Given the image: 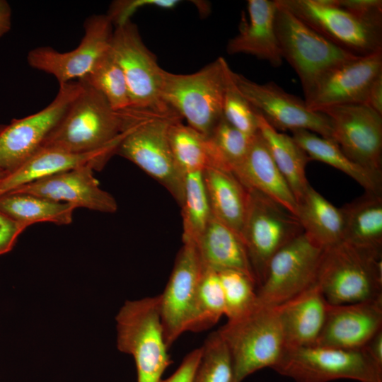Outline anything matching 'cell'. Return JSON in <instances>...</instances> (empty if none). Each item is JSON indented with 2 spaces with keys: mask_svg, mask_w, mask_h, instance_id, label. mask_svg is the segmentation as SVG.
Segmentation results:
<instances>
[{
  "mask_svg": "<svg viewBox=\"0 0 382 382\" xmlns=\"http://www.w3.org/2000/svg\"><path fill=\"white\" fill-rule=\"evenodd\" d=\"M42 146L72 153L105 149L116 151L133 127L151 117V112L128 108L115 110L105 97L86 83Z\"/></svg>",
  "mask_w": 382,
  "mask_h": 382,
  "instance_id": "obj_1",
  "label": "cell"
},
{
  "mask_svg": "<svg viewBox=\"0 0 382 382\" xmlns=\"http://www.w3.org/2000/svg\"><path fill=\"white\" fill-rule=\"evenodd\" d=\"M229 66L220 57L190 74L164 71L162 98L187 125L207 137L223 117Z\"/></svg>",
  "mask_w": 382,
  "mask_h": 382,
  "instance_id": "obj_2",
  "label": "cell"
},
{
  "mask_svg": "<svg viewBox=\"0 0 382 382\" xmlns=\"http://www.w3.org/2000/svg\"><path fill=\"white\" fill-rule=\"evenodd\" d=\"M217 331L231 353L234 382H241L260 369H273L286 349L277 306L257 302L248 313L227 320Z\"/></svg>",
  "mask_w": 382,
  "mask_h": 382,
  "instance_id": "obj_3",
  "label": "cell"
},
{
  "mask_svg": "<svg viewBox=\"0 0 382 382\" xmlns=\"http://www.w3.org/2000/svg\"><path fill=\"white\" fill-rule=\"evenodd\" d=\"M316 283L330 304L382 297V255L340 242L324 249Z\"/></svg>",
  "mask_w": 382,
  "mask_h": 382,
  "instance_id": "obj_4",
  "label": "cell"
},
{
  "mask_svg": "<svg viewBox=\"0 0 382 382\" xmlns=\"http://www.w3.org/2000/svg\"><path fill=\"white\" fill-rule=\"evenodd\" d=\"M116 321L117 348L133 357L137 382H161L171 361L161 324L159 295L127 301Z\"/></svg>",
  "mask_w": 382,
  "mask_h": 382,
  "instance_id": "obj_5",
  "label": "cell"
},
{
  "mask_svg": "<svg viewBox=\"0 0 382 382\" xmlns=\"http://www.w3.org/2000/svg\"><path fill=\"white\" fill-rule=\"evenodd\" d=\"M277 4L274 26L282 56L296 72L306 101L326 74L359 56L323 37Z\"/></svg>",
  "mask_w": 382,
  "mask_h": 382,
  "instance_id": "obj_6",
  "label": "cell"
},
{
  "mask_svg": "<svg viewBox=\"0 0 382 382\" xmlns=\"http://www.w3.org/2000/svg\"><path fill=\"white\" fill-rule=\"evenodd\" d=\"M273 369L296 382L351 379L382 382V366L363 349L319 345L286 348Z\"/></svg>",
  "mask_w": 382,
  "mask_h": 382,
  "instance_id": "obj_7",
  "label": "cell"
},
{
  "mask_svg": "<svg viewBox=\"0 0 382 382\" xmlns=\"http://www.w3.org/2000/svg\"><path fill=\"white\" fill-rule=\"evenodd\" d=\"M110 51L124 73L132 108L161 115L175 113L162 98L165 70L131 21L115 27Z\"/></svg>",
  "mask_w": 382,
  "mask_h": 382,
  "instance_id": "obj_8",
  "label": "cell"
},
{
  "mask_svg": "<svg viewBox=\"0 0 382 382\" xmlns=\"http://www.w3.org/2000/svg\"><path fill=\"white\" fill-rule=\"evenodd\" d=\"M248 190L241 238L258 287L272 257L303 231L297 217L282 206L260 192Z\"/></svg>",
  "mask_w": 382,
  "mask_h": 382,
  "instance_id": "obj_9",
  "label": "cell"
},
{
  "mask_svg": "<svg viewBox=\"0 0 382 382\" xmlns=\"http://www.w3.org/2000/svg\"><path fill=\"white\" fill-rule=\"evenodd\" d=\"M178 119L181 117L173 113L156 116L137 125L121 140L115 154L158 181L181 207L185 175L174 159L168 137L170 125Z\"/></svg>",
  "mask_w": 382,
  "mask_h": 382,
  "instance_id": "obj_10",
  "label": "cell"
},
{
  "mask_svg": "<svg viewBox=\"0 0 382 382\" xmlns=\"http://www.w3.org/2000/svg\"><path fill=\"white\" fill-rule=\"evenodd\" d=\"M308 26L357 56L382 51V26L338 6L337 0H276Z\"/></svg>",
  "mask_w": 382,
  "mask_h": 382,
  "instance_id": "obj_11",
  "label": "cell"
},
{
  "mask_svg": "<svg viewBox=\"0 0 382 382\" xmlns=\"http://www.w3.org/2000/svg\"><path fill=\"white\" fill-rule=\"evenodd\" d=\"M323 250L304 232L284 246L270 260L257 288V302L276 307L316 284Z\"/></svg>",
  "mask_w": 382,
  "mask_h": 382,
  "instance_id": "obj_12",
  "label": "cell"
},
{
  "mask_svg": "<svg viewBox=\"0 0 382 382\" xmlns=\"http://www.w3.org/2000/svg\"><path fill=\"white\" fill-rule=\"evenodd\" d=\"M81 88L79 81L59 84L57 96L45 108L0 125V170L8 174L38 151Z\"/></svg>",
  "mask_w": 382,
  "mask_h": 382,
  "instance_id": "obj_13",
  "label": "cell"
},
{
  "mask_svg": "<svg viewBox=\"0 0 382 382\" xmlns=\"http://www.w3.org/2000/svg\"><path fill=\"white\" fill-rule=\"evenodd\" d=\"M231 74L241 94L277 131L304 129L332 139L330 118L323 112L310 110L304 100L287 93L273 81L260 84L232 70Z\"/></svg>",
  "mask_w": 382,
  "mask_h": 382,
  "instance_id": "obj_14",
  "label": "cell"
},
{
  "mask_svg": "<svg viewBox=\"0 0 382 382\" xmlns=\"http://www.w3.org/2000/svg\"><path fill=\"white\" fill-rule=\"evenodd\" d=\"M114 25L107 14H94L84 22V35L74 50L61 52L51 47H38L27 56L33 69L52 75L59 84L80 81L110 48Z\"/></svg>",
  "mask_w": 382,
  "mask_h": 382,
  "instance_id": "obj_15",
  "label": "cell"
},
{
  "mask_svg": "<svg viewBox=\"0 0 382 382\" xmlns=\"http://www.w3.org/2000/svg\"><path fill=\"white\" fill-rule=\"evenodd\" d=\"M331 121L332 139L355 163L382 176V115L364 104H347L320 111Z\"/></svg>",
  "mask_w": 382,
  "mask_h": 382,
  "instance_id": "obj_16",
  "label": "cell"
},
{
  "mask_svg": "<svg viewBox=\"0 0 382 382\" xmlns=\"http://www.w3.org/2000/svg\"><path fill=\"white\" fill-rule=\"evenodd\" d=\"M167 284L159 294L160 314L169 348L186 331L204 269L195 244L183 240Z\"/></svg>",
  "mask_w": 382,
  "mask_h": 382,
  "instance_id": "obj_17",
  "label": "cell"
},
{
  "mask_svg": "<svg viewBox=\"0 0 382 382\" xmlns=\"http://www.w3.org/2000/svg\"><path fill=\"white\" fill-rule=\"evenodd\" d=\"M381 74L382 51L359 56L326 74L306 105L315 112L341 105H365L372 83Z\"/></svg>",
  "mask_w": 382,
  "mask_h": 382,
  "instance_id": "obj_18",
  "label": "cell"
},
{
  "mask_svg": "<svg viewBox=\"0 0 382 382\" xmlns=\"http://www.w3.org/2000/svg\"><path fill=\"white\" fill-rule=\"evenodd\" d=\"M94 170L91 166H81L40 179L12 191L66 203L74 209L86 208L114 213L117 209V202L110 193L100 187L93 175Z\"/></svg>",
  "mask_w": 382,
  "mask_h": 382,
  "instance_id": "obj_19",
  "label": "cell"
},
{
  "mask_svg": "<svg viewBox=\"0 0 382 382\" xmlns=\"http://www.w3.org/2000/svg\"><path fill=\"white\" fill-rule=\"evenodd\" d=\"M382 329V297L345 304L328 303L325 322L314 345L361 349Z\"/></svg>",
  "mask_w": 382,
  "mask_h": 382,
  "instance_id": "obj_20",
  "label": "cell"
},
{
  "mask_svg": "<svg viewBox=\"0 0 382 382\" xmlns=\"http://www.w3.org/2000/svg\"><path fill=\"white\" fill-rule=\"evenodd\" d=\"M248 21L243 18L240 31L226 46L228 54H247L279 67L283 58L275 32L276 0H248Z\"/></svg>",
  "mask_w": 382,
  "mask_h": 382,
  "instance_id": "obj_21",
  "label": "cell"
},
{
  "mask_svg": "<svg viewBox=\"0 0 382 382\" xmlns=\"http://www.w3.org/2000/svg\"><path fill=\"white\" fill-rule=\"evenodd\" d=\"M115 154L112 149L72 153L42 146L5 176L0 183V196L32 182L81 166H91L95 170H100Z\"/></svg>",
  "mask_w": 382,
  "mask_h": 382,
  "instance_id": "obj_22",
  "label": "cell"
},
{
  "mask_svg": "<svg viewBox=\"0 0 382 382\" xmlns=\"http://www.w3.org/2000/svg\"><path fill=\"white\" fill-rule=\"evenodd\" d=\"M231 171L246 188L266 195L296 216V198L259 132L245 157Z\"/></svg>",
  "mask_w": 382,
  "mask_h": 382,
  "instance_id": "obj_23",
  "label": "cell"
},
{
  "mask_svg": "<svg viewBox=\"0 0 382 382\" xmlns=\"http://www.w3.org/2000/svg\"><path fill=\"white\" fill-rule=\"evenodd\" d=\"M327 306L317 283L277 306L286 348L316 344L325 322Z\"/></svg>",
  "mask_w": 382,
  "mask_h": 382,
  "instance_id": "obj_24",
  "label": "cell"
},
{
  "mask_svg": "<svg viewBox=\"0 0 382 382\" xmlns=\"http://www.w3.org/2000/svg\"><path fill=\"white\" fill-rule=\"evenodd\" d=\"M212 216L241 238L248 205V190L227 169L209 167L203 171Z\"/></svg>",
  "mask_w": 382,
  "mask_h": 382,
  "instance_id": "obj_25",
  "label": "cell"
},
{
  "mask_svg": "<svg viewBox=\"0 0 382 382\" xmlns=\"http://www.w3.org/2000/svg\"><path fill=\"white\" fill-rule=\"evenodd\" d=\"M195 244L204 266L216 271H241L256 282L242 238L213 216Z\"/></svg>",
  "mask_w": 382,
  "mask_h": 382,
  "instance_id": "obj_26",
  "label": "cell"
},
{
  "mask_svg": "<svg viewBox=\"0 0 382 382\" xmlns=\"http://www.w3.org/2000/svg\"><path fill=\"white\" fill-rule=\"evenodd\" d=\"M340 208L344 219L342 241L382 255V193L365 192Z\"/></svg>",
  "mask_w": 382,
  "mask_h": 382,
  "instance_id": "obj_27",
  "label": "cell"
},
{
  "mask_svg": "<svg viewBox=\"0 0 382 382\" xmlns=\"http://www.w3.org/2000/svg\"><path fill=\"white\" fill-rule=\"evenodd\" d=\"M296 217L305 234L321 248L342 242L344 219L341 208L332 204L311 185L298 202Z\"/></svg>",
  "mask_w": 382,
  "mask_h": 382,
  "instance_id": "obj_28",
  "label": "cell"
},
{
  "mask_svg": "<svg viewBox=\"0 0 382 382\" xmlns=\"http://www.w3.org/2000/svg\"><path fill=\"white\" fill-rule=\"evenodd\" d=\"M257 116L258 132L298 204L310 185L306 168L311 159L292 137L273 128L259 113Z\"/></svg>",
  "mask_w": 382,
  "mask_h": 382,
  "instance_id": "obj_29",
  "label": "cell"
},
{
  "mask_svg": "<svg viewBox=\"0 0 382 382\" xmlns=\"http://www.w3.org/2000/svg\"><path fill=\"white\" fill-rule=\"evenodd\" d=\"M291 132L293 139L311 160L321 161L347 174L361 185L365 192L382 193V176L350 160L333 139L304 129Z\"/></svg>",
  "mask_w": 382,
  "mask_h": 382,
  "instance_id": "obj_30",
  "label": "cell"
},
{
  "mask_svg": "<svg viewBox=\"0 0 382 382\" xmlns=\"http://www.w3.org/2000/svg\"><path fill=\"white\" fill-rule=\"evenodd\" d=\"M74 209L70 204L28 193L12 191L0 196V212L25 228L38 222L69 224Z\"/></svg>",
  "mask_w": 382,
  "mask_h": 382,
  "instance_id": "obj_31",
  "label": "cell"
},
{
  "mask_svg": "<svg viewBox=\"0 0 382 382\" xmlns=\"http://www.w3.org/2000/svg\"><path fill=\"white\" fill-rule=\"evenodd\" d=\"M168 137L174 159L185 175L214 167L207 137L184 125L181 119L170 125Z\"/></svg>",
  "mask_w": 382,
  "mask_h": 382,
  "instance_id": "obj_32",
  "label": "cell"
},
{
  "mask_svg": "<svg viewBox=\"0 0 382 382\" xmlns=\"http://www.w3.org/2000/svg\"><path fill=\"white\" fill-rule=\"evenodd\" d=\"M224 314V298L218 272L204 265L185 332L207 330Z\"/></svg>",
  "mask_w": 382,
  "mask_h": 382,
  "instance_id": "obj_33",
  "label": "cell"
},
{
  "mask_svg": "<svg viewBox=\"0 0 382 382\" xmlns=\"http://www.w3.org/2000/svg\"><path fill=\"white\" fill-rule=\"evenodd\" d=\"M181 208L183 221V240L196 243L212 216L203 172L185 174Z\"/></svg>",
  "mask_w": 382,
  "mask_h": 382,
  "instance_id": "obj_34",
  "label": "cell"
},
{
  "mask_svg": "<svg viewBox=\"0 0 382 382\" xmlns=\"http://www.w3.org/2000/svg\"><path fill=\"white\" fill-rule=\"evenodd\" d=\"M80 81L100 92L114 110L131 108L124 73L110 48L98 59L90 73Z\"/></svg>",
  "mask_w": 382,
  "mask_h": 382,
  "instance_id": "obj_35",
  "label": "cell"
},
{
  "mask_svg": "<svg viewBox=\"0 0 382 382\" xmlns=\"http://www.w3.org/2000/svg\"><path fill=\"white\" fill-rule=\"evenodd\" d=\"M254 136L239 131L222 117L207 137L214 167L231 171L245 157Z\"/></svg>",
  "mask_w": 382,
  "mask_h": 382,
  "instance_id": "obj_36",
  "label": "cell"
},
{
  "mask_svg": "<svg viewBox=\"0 0 382 382\" xmlns=\"http://www.w3.org/2000/svg\"><path fill=\"white\" fill-rule=\"evenodd\" d=\"M200 347L192 382H234L232 357L219 332L211 333Z\"/></svg>",
  "mask_w": 382,
  "mask_h": 382,
  "instance_id": "obj_37",
  "label": "cell"
},
{
  "mask_svg": "<svg viewBox=\"0 0 382 382\" xmlns=\"http://www.w3.org/2000/svg\"><path fill=\"white\" fill-rule=\"evenodd\" d=\"M222 287L228 320L238 319L257 304V285L254 279L235 270L217 271Z\"/></svg>",
  "mask_w": 382,
  "mask_h": 382,
  "instance_id": "obj_38",
  "label": "cell"
},
{
  "mask_svg": "<svg viewBox=\"0 0 382 382\" xmlns=\"http://www.w3.org/2000/svg\"><path fill=\"white\" fill-rule=\"evenodd\" d=\"M229 68L223 100V117L239 131L254 136L259 131L257 112L241 94L231 77Z\"/></svg>",
  "mask_w": 382,
  "mask_h": 382,
  "instance_id": "obj_39",
  "label": "cell"
},
{
  "mask_svg": "<svg viewBox=\"0 0 382 382\" xmlns=\"http://www.w3.org/2000/svg\"><path fill=\"white\" fill-rule=\"evenodd\" d=\"M180 2L179 0H117L111 3L107 16L117 27L131 21V16L141 8L155 6L171 9Z\"/></svg>",
  "mask_w": 382,
  "mask_h": 382,
  "instance_id": "obj_40",
  "label": "cell"
},
{
  "mask_svg": "<svg viewBox=\"0 0 382 382\" xmlns=\"http://www.w3.org/2000/svg\"><path fill=\"white\" fill-rule=\"evenodd\" d=\"M337 4L366 22L382 26L381 0H337Z\"/></svg>",
  "mask_w": 382,
  "mask_h": 382,
  "instance_id": "obj_41",
  "label": "cell"
},
{
  "mask_svg": "<svg viewBox=\"0 0 382 382\" xmlns=\"http://www.w3.org/2000/svg\"><path fill=\"white\" fill-rule=\"evenodd\" d=\"M25 228L0 212V255L11 250L18 236Z\"/></svg>",
  "mask_w": 382,
  "mask_h": 382,
  "instance_id": "obj_42",
  "label": "cell"
},
{
  "mask_svg": "<svg viewBox=\"0 0 382 382\" xmlns=\"http://www.w3.org/2000/svg\"><path fill=\"white\" fill-rule=\"evenodd\" d=\"M201 355V347L189 352L173 374L161 382H192Z\"/></svg>",
  "mask_w": 382,
  "mask_h": 382,
  "instance_id": "obj_43",
  "label": "cell"
},
{
  "mask_svg": "<svg viewBox=\"0 0 382 382\" xmlns=\"http://www.w3.org/2000/svg\"><path fill=\"white\" fill-rule=\"evenodd\" d=\"M365 105L382 115V74L379 75L372 83Z\"/></svg>",
  "mask_w": 382,
  "mask_h": 382,
  "instance_id": "obj_44",
  "label": "cell"
},
{
  "mask_svg": "<svg viewBox=\"0 0 382 382\" xmlns=\"http://www.w3.org/2000/svg\"><path fill=\"white\" fill-rule=\"evenodd\" d=\"M362 348L377 364L382 366V329L378 330Z\"/></svg>",
  "mask_w": 382,
  "mask_h": 382,
  "instance_id": "obj_45",
  "label": "cell"
},
{
  "mask_svg": "<svg viewBox=\"0 0 382 382\" xmlns=\"http://www.w3.org/2000/svg\"><path fill=\"white\" fill-rule=\"evenodd\" d=\"M12 11L10 4L5 0H0V38L8 33L11 28Z\"/></svg>",
  "mask_w": 382,
  "mask_h": 382,
  "instance_id": "obj_46",
  "label": "cell"
},
{
  "mask_svg": "<svg viewBox=\"0 0 382 382\" xmlns=\"http://www.w3.org/2000/svg\"><path fill=\"white\" fill-rule=\"evenodd\" d=\"M7 175V173L0 170V183L1 180L5 178V176Z\"/></svg>",
  "mask_w": 382,
  "mask_h": 382,
  "instance_id": "obj_47",
  "label": "cell"
}]
</instances>
